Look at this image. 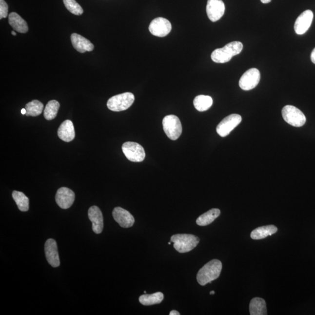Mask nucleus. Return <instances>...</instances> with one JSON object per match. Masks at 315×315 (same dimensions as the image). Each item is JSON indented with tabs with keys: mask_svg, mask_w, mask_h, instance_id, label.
<instances>
[{
	"mask_svg": "<svg viewBox=\"0 0 315 315\" xmlns=\"http://www.w3.org/2000/svg\"><path fill=\"white\" fill-rule=\"evenodd\" d=\"M122 151L127 158L132 162L143 161L145 157L144 148L135 142H126L122 145Z\"/></svg>",
	"mask_w": 315,
	"mask_h": 315,
	"instance_id": "0eeeda50",
	"label": "nucleus"
},
{
	"mask_svg": "<svg viewBox=\"0 0 315 315\" xmlns=\"http://www.w3.org/2000/svg\"><path fill=\"white\" fill-rule=\"evenodd\" d=\"M241 121V116L237 114L229 115L218 124L217 132L222 138H225L230 135L232 131L238 126Z\"/></svg>",
	"mask_w": 315,
	"mask_h": 315,
	"instance_id": "6e6552de",
	"label": "nucleus"
},
{
	"mask_svg": "<svg viewBox=\"0 0 315 315\" xmlns=\"http://www.w3.org/2000/svg\"><path fill=\"white\" fill-rule=\"evenodd\" d=\"M282 116L287 123L296 127L304 126L307 120L302 112L292 105L284 106L282 110Z\"/></svg>",
	"mask_w": 315,
	"mask_h": 315,
	"instance_id": "423d86ee",
	"label": "nucleus"
},
{
	"mask_svg": "<svg viewBox=\"0 0 315 315\" xmlns=\"http://www.w3.org/2000/svg\"><path fill=\"white\" fill-rule=\"evenodd\" d=\"M314 13L311 10H306L297 18L294 29L296 34L301 35L307 32L313 22Z\"/></svg>",
	"mask_w": 315,
	"mask_h": 315,
	"instance_id": "f8f14e48",
	"label": "nucleus"
},
{
	"mask_svg": "<svg viewBox=\"0 0 315 315\" xmlns=\"http://www.w3.org/2000/svg\"><path fill=\"white\" fill-rule=\"evenodd\" d=\"M221 212L218 209H213L201 215L196 220V224L200 226H206L212 224L220 215Z\"/></svg>",
	"mask_w": 315,
	"mask_h": 315,
	"instance_id": "4be33fe9",
	"label": "nucleus"
},
{
	"mask_svg": "<svg viewBox=\"0 0 315 315\" xmlns=\"http://www.w3.org/2000/svg\"><path fill=\"white\" fill-rule=\"evenodd\" d=\"M210 294V295H214V294H215V291H211Z\"/></svg>",
	"mask_w": 315,
	"mask_h": 315,
	"instance_id": "72a5a7b5",
	"label": "nucleus"
},
{
	"mask_svg": "<svg viewBox=\"0 0 315 315\" xmlns=\"http://www.w3.org/2000/svg\"><path fill=\"white\" fill-rule=\"evenodd\" d=\"M58 134L59 138L65 142H70L75 138L76 133L72 121L66 120L59 127Z\"/></svg>",
	"mask_w": 315,
	"mask_h": 315,
	"instance_id": "a211bd4d",
	"label": "nucleus"
},
{
	"mask_svg": "<svg viewBox=\"0 0 315 315\" xmlns=\"http://www.w3.org/2000/svg\"><path fill=\"white\" fill-rule=\"evenodd\" d=\"M43 104L38 100H34L26 104V116L27 117H36L40 115L43 111Z\"/></svg>",
	"mask_w": 315,
	"mask_h": 315,
	"instance_id": "a878e982",
	"label": "nucleus"
},
{
	"mask_svg": "<svg viewBox=\"0 0 315 315\" xmlns=\"http://www.w3.org/2000/svg\"><path fill=\"white\" fill-rule=\"evenodd\" d=\"M172 25L170 22L164 18L158 17L151 21L149 26L151 34L158 37H165L171 32Z\"/></svg>",
	"mask_w": 315,
	"mask_h": 315,
	"instance_id": "9d476101",
	"label": "nucleus"
},
{
	"mask_svg": "<svg viewBox=\"0 0 315 315\" xmlns=\"http://www.w3.org/2000/svg\"><path fill=\"white\" fill-rule=\"evenodd\" d=\"M64 4L67 10L76 16H81L84 13L81 6L76 0H63Z\"/></svg>",
	"mask_w": 315,
	"mask_h": 315,
	"instance_id": "cd10ccee",
	"label": "nucleus"
},
{
	"mask_svg": "<svg viewBox=\"0 0 315 315\" xmlns=\"http://www.w3.org/2000/svg\"><path fill=\"white\" fill-rule=\"evenodd\" d=\"M44 252L47 262L53 267H58L60 266V261L59 258L57 243L53 239L46 240L44 245Z\"/></svg>",
	"mask_w": 315,
	"mask_h": 315,
	"instance_id": "4468645a",
	"label": "nucleus"
},
{
	"mask_svg": "<svg viewBox=\"0 0 315 315\" xmlns=\"http://www.w3.org/2000/svg\"><path fill=\"white\" fill-rule=\"evenodd\" d=\"M163 294L160 292L153 294H144L139 296V301L142 305L150 306L158 304L161 303L163 299Z\"/></svg>",
	"mask_w": 315,
	"mask_h": 315,
	"instance_id": "b1692460",
	"label": "nucleus"
},
{
	"mask_svg": "<svg viewBox=\"0 0 315 315\" xmlns=\"http://www.w3.org/2000/svg\"><path fill=\"white\" fill-rule=\"evenodd\" d=\"M171 242H168V245H171Z\"/></svg>",
	"mask_w": 315,
	"mask_h": 315,
	"instance_id": "c9c22d12",
	"label": "nucleus"
},
{
	"mask_svg": "<svg viewBox=\"0 0 315 315\" xmlns=\"http://www.w3.org/2000/svg\"><path fill=\"white\" fill-rule=\"evenodd\" d=\"M260 1L263 4H268V3L272 1V0H260Z\"/></svg>",
	"mask_w": 315,
	"mask_h": 315,
	"instance_id": "2f4dec72",
	"label": "nucleus"
},
{
	"mask_svg": "<svg viewBox=\"0 0 315 315\" xmlns=\"http://www.w3.org/2000/svg\"><path fill=\"white\" fill-rule=\"evenodd\" d=\"M55 198L59 207L63 209H68L75 200V193L73 190L63 187L58 190Z\"/></svg>",
	"mask_w": 315,
	"mask_h": 315,
	"instance_id": "ddd939ff",
	"label": "nucleus"
},
{
	"mask_svg": "<svg viewBox=\"0 0 315 315\" xmlns=\"http://www.w3.org/2000/svg\"><path fill=\"white\" fill-rule=\"evenodd\" d=\"M225 4L222 0H208L206 12L208 17L212 22L220 20L225 13Z\"/></svg>",
	"mask_w": 315,
	"mask_h": 315,
	"instance_id": "9b49d317",
	"label": "nucleus"
},
{
	"mask_svg": "<svg viewBox=\"0 0 315 315\" xmlns=\"http://www.w3.org/2000/svg\"><path fill=\"white\" fill-rule=\"evenodd\" d=\"M213 103L212 98L207 95H198L193 101L195 108L199 112L207 111L212 107Z\"/></svg>",
	"mask_w": 315,
	"mask_h": 315,
	"instance_id": "5701e85b",
	"label": "nucleus"
},
{
	"mask_svg": "<svg viewBox=\"0 0 315 315\" xmlns=\"http://www.w3.org/2000/svg\"><path fill=\"white\" fill-rule=\"evenodd\" d=\"M169 315H180V313H179V312L173 310V311H172L171 312V313H170V314H169Z\"/></svg>",
	"mask_w": 315,
	"mask_h": 315,
	"instance_id": "7c9ffc66",
	"label": "nucleus"
},
{
	"mask_svg": "<svg viewBox=\"0 0 315 315\" xmlns=\"http://www.w3.org/2000/svg\"><path fill=\"white\" fill-rule=\"evenodd\" d=\"M260 80V71L256 68H251L246 71L240 78L239 82V87L244 91L251 90L256 87Z\"/></svg>",
	"mask_w": 315,
	"mask_h": 315,
	"instance_id": "1a4fd4ad",
	"label": "nucleus"
},
{
	"mask_svg": "<svg viewBox=\"0 0 315 315\" xmlns=\"http://www.w3.org/2000/svg\"><path fill=\"white\" fill-rule=\"evenodd\" d=\"M8 23L14 31L21 34H26L28 32L27 23L16 13H11L9 15Z\"/></svg>",
	"mask_w": 315,
	"mask_h": 315,
	"instance_id": "6ab92c4d",
	"label": "nucleus"
},
{
	"mask_svg": "<svg viewBox=\"0 0 315 315\" xmlns=\"http://www.w3.org/2000/svg\"><path fill=\"white\" fill-rule=\"evenodd\" d=\"M174 247L178 252H189L194 249L200 242L197 236L192 234H176L171 236Z\"/></svg>",
	"mask_w": 315,
	"mask_h": 315,
	"instance_id": "7ed1b4c3",
	"label": "nucleus"
},
{
	"mask_svg": "<svg viewBox=\"0 0 315 315\" xmlns=\"http://www.w3.org/2000/svg\"><path fill=\"white\" fill-rule=\"evenodd\" d=\"M311 59L312 62H313V63L315 64V48L313 50V51L312 52Z\"/></svg>",
	"mask_w": 315,
	"mask_h": 315,
	"instance_id": "c756f323",
	"label": "nucleus"
},
{
	"mask_svg": "<svg viewBox=\"0 0 315 315\" xmlns=\"http://www.w3.org/2000/svg\"><path fill=\"white\" fill-rule=\"evenodd\" d=\"M277 230L278 229L275 225L263 226L255 229L251 234V237L255 240L262 239L277 233Z\"/></svg>",
	"mask_w": 315,
	"mask_h": 315,
	"instance_id": "aec40b11",
	"label": "nucleus"
},
{
	"mask_svg": "<svg viewBox=\"0 0 315 315\" xmlns=\"http://www.w3.org/2000/svg\"><path fill=\"white\" fill-rule=\"evenodd\" d=\"M88 217L93 223V230L95 234H99L103 229V217L99 207L94 206L88 210Z\"/></svg>",
	"mask_w": 315,
	"mask_h": 315,
	"instance_id": "dca6fc26",
	"label": "nucleus"
},
{
	"mask_svg": "<svg viewBox=\"0 0 315 315\" xmlns=\"http://www.w3.org/2000/svg\"><path fill=\"white\" fill-rule=\"evenodd\" d=\"M163 129L169 138L177 140L182 133V126L179 118L171 115L166 116L162 120Z\"/></svg>",
	"mask_w": 315,
	"mask_h": 315,
	"instance_id": "39448f33",
	"label": "nucleus"
},
{
	"mask_svg": "<svg viewBox=\"0 0 315 315\" xmlns=\"http://www.w3.org/2000/svg\"><path fill=\"white\" fill-rule=\"evenodd\" d=\"M135 100V95L132 93H125L118 94L110 98L107 102V106L112 111H124L133 105Z\"/></svg>",
	"mask_w": 315,
	"mask_h": 315,
	"instance_id": "20e7f679",
	"label": "nucleus"
},
{
	"mask_svg": "<svg viewBox=\"0 0 315 315\" xmlns=\"http://www.w3.org/2000/svg\"><path fill=\"white\" fill-rule=\"evenodd\" d=\"M249 311L251 315H266V303L263 298H254L249 305Z\"/></svg>",
	"mask_w": 315,
	"mask_h": 315,
	"instance_id": "412c9836",
	"label": "nucleus"
},
{
	"mask_svg": "<svg viewBox=\"0 0 315 315\" xmlns=\"http://www.w3.org/2000/svg\"><path fill=\"white\" fill-rule=\"evenodd\" d=\"M113 217L121 227L127 228L132 227L135 224L134 217L125 209L118 207L115 208L112 213Z\"/></svg>",
	"mask_w": 315,
	"mask_h": 315,
	"instance_id": "2eb2a0df",
	"label": "nucleus"
},
{
	"mask_svg": "<svg viewBox=\"0 0 315 315\" xmlns=\"http://www.w3.org/2000/svg\"><path fill=\"white\" fill-rule=\"evenodd\" d=\"M222 268L221 261L217 259L211 260L199 270L197 280L199 284L204 286L211 283L219 277Z\"/></svg>",
	"mask_w": 315,
	"mask_h": 315,
	"instance_id": "f257e3e1",
	"label": "nucleus"
},
{
	"mask_svg": "<svg viewBox=\"0 0 315 315\" xmlns=\"http://www.w3.org/2000/svg\"><path fill=\"white\" fill-rule=\"evenodd\" d=\"M21 114L22 115H26V110L25 108H23L21 110Z\"/></svg>",
	"mask_w": 315,
	"mask_h": 315,
	"instance_id": "473e14b6",
	"label": "nucleus"
},
{
	"mask_svg": "<svg viewBox=\"0 0 315 315\" xmlns=\"http://www.w3.org/2000/svg\"><path fill=\"white\" fill-rule=\"evenodd\" d=\"M71 40L74 49L79 53L91 52L94 49V44L90 40L79 34L71 35Z\"/></svg>",
	"mask_w": 315,
	"mask_h": 315,
	"instance_id": "f3484780",
	"label": "nucleus"
},
{
	"mask_svg": "<svg viewBox=\"0 0 315 315\" xmlns=\"http://www.w3.org/2000/svg\"><path fill=\"white\" fill-rule=\"evenodd\" d=\"M8 6L4 0H0V19H5L8 16Z\"/></svg>",
	"mask_w": 315,
	"mask_h": 315,
	"instance_id": "c85d7f7f",
	"label": "nucleus"
},
{
	"mask_svg": "<svg viewBox=\"0 0 315 315\" xmlns=\"http://www.w3.org/2000/svg\"><path fill=\"white\" fill-rule=\"evenodd\" d=\"M13 197L18 207L21 212H28L29 209V200L27 196L21 192L15 190L13 192Z\"/></svg>",
	"mask_w": 315,
	"mask_h": 315,
	"instance_id": "393cba45",
	"label": "nucleus"
},
{
	"mask_svg": "<svg viewBox=\"0 0 315 315\" xmlns=\"http://www.w3.org/2000/svg\"><path fill=\"white\" fill-rule=\"evenodd\" d=\"M60 103L57 100H52L47 103L44 110V117L47 120H52L57 117Z\"/></svg>",
	"mask_w": 315,
	"mask_h": 315,
	"instance_id": "bb28decb",
	"label": "nucleus"
},
{
	"mask_svg": "<svg viewBox=\"0 0 315 315\" xmlns=\"http://www.w3.org/2000/svg\"><path fill=\"white\" fill-rule=\"evenodd\" d=\"M11 34H12V35H13L14 36H16L17 35L16 32H14V31H12Z\"/></svg>",
	"mask_w": 315,
	"mask_h": 315,
	"instance_id": "f704fd0d",
	"label": "nucleus"
},
{
	"mask_svg": "<svg viewBox=\"0 0 315 315\" xmlns=\"http://www.w3.org/2000/svg\"><path fill=\"white\" fill-rule=\"evenodd\" d=\"M243 49V44L235 41L228 43L222 48L217 49L212 53L211 58L217 63H225L230 61L234 56L239 55Z\"/></svg>",
	"mask_w": 315,
	"mask_h": 315,
	"instance_id": "f03ea898",
	"label": "nucleus"
}]
</instances>
